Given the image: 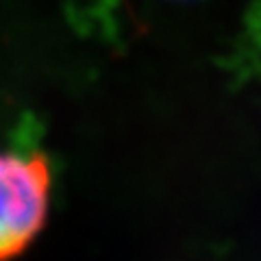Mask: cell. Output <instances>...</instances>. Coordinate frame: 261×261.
<instances>
[{"instance_id":"cell-1","label":"cell","mask_w":261,"mask_h":261,"mask_svg":"<svg viewBox=\"0 0 261 261\" xmlns=\"http://www.w3.org/2000/svg\"><path fill=\"white\" fill-rule=\"evenodd\" d=\"M50 202V170L42 157L0 152V261L29 246L42 231Z\"/></svg>"}]
</instances>
